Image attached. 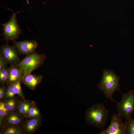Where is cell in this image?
Returning a JSON list of instances; mask_svg holds the SVG:
<instances>
[{
    "mask_svg": "<svg viewBox=\"0 0 134 134\" xmlns=\"http://www.w3.org/2000/svg\"><path fill=\"white\" fill-rule=\"evenodd\" d=\"M24 74V71L16 65H11L9 67L8 82L10 84L17 81L21 82Z\"/></svg>",
    "mask_w": 134,
    "mask_h": 134,
    "instance_id": "obj_10",
    "label": "cell"
},
{
    "mask_svg": "<svg viewBox=\"0 0 134 134\" xmlns=\"http://www.w3.org/2000/svg\"><path fill=\"white\" fill-rule=\"evenodd\" d=\"M38 119L37 118H33L29 120L26 125V129L29 132H34L36 129L39 124Z\"/></svg>",
    "mask_w": 134,
    "mask_h": 134,
    "instance_id": "obj_11",
    "label": "cell"
},
{
    "mask_svg": "<svg viewBox=\"0 0 134 134\" xmlns=\"http://www.w3.org/2000/svg\"><path fill=\"white\" fill-rule=\"evenodd\" d=\"M9 76V68L6 67L0 69V81L4 84L8 82Z\"/></svg>",
    "mask_w": 134,
    "mask_h": 134,
    "instance_id": "obj_13",
    "label": "cell"
},
{
    "mask_svg": "<svg viewBox=\"0 0 134 134\" xmlns=\"http://www.w3.org/2000/svg\"><path fill=\"white\" fill-rule=\"evenodd\" d=\"M108 113L104 103L94 104L88 108L85 112L86 123L89 126L103 130L108 119Z\"/></svg>",
    "mask_w": 134,
    "mask_h": 134,
    "instance_id": "obj_1",
    "label": "cell"
},
{
    "mask_svg": "<svg viewBox=\"0 0 134 134\" xmlns=\"http://www.w3.org/2000/svg\"><path fill=\"white\" fill-rule=\"evenodd\" d=\"M21 119L17 114L15 113L11 114L9 115L7 118L8 123L12 125H17L21 122Z\"/></svg>",
    "mask_w": 134,
    "mask_h": 134,
    "instance_id": "obj_14",
    "label": "cell"
},
{
    "mask_svg": "<svg viewBox=\"0 0 134 134\" xmlns=\"http://www.w3.org/2000/svg\"><path fill=\"white\" fill-rule=\"evenodd\" d=\"M16 104V100L14 99H11L7 101L4 103L5 106L8 111L14 110Z\"/></svg>",
    "mask_w": 134,
    "mask_h": 134,
    "instance_id": "obj_17",
    "label": "cell"
},
{
    "mask_svg": "<svg viewBox=\"0 0 134 134\" xmlns=\"http://www.w3.org/2000/svg\"><path fill=\"white\" fill-rule=\"evenodd\" d=\"M118 114H113L111 118L110 124L106 129L102 130L99 134H127L125 123Z\"/></svg>",
    "mask_w": 134,
    "mask_h": 134,
    "instance_id": "obj_6",
    "label": "cell"
},
{
    "mask_svg": "<svg viewBox=\"0 0 134 134\" xmlns=\"http://www.w3.org/2000/svg\"><path fill=\"white\" fill-rule=\"evenodd\" d=\"M15 94L13 88L12 84H11L7 88L6 93V97L10 98L13 97Z\"/></svg>",
    "mask_w": 134,
    "mask_h": 134,
    "instance_id": "obj_21",
    "label": "cell"
},
{
    "mask_svg": "<svg viewBox=\"0 0 134 134\" xmlns=\"http://www.w3.org/2000/svg\"><path fill=\"white\" fill-rule=\"evenodd\" d=\"M120 77L117 75L112 70L104 69L103 72L101 80L97 85V87L105 95L106 100L110 102H117L113 98V94L117 90L121 93L120 90L119 80Z\"/></svg>",
    "mask_w": 134,
    "mask_h": 134,
    "instance_id": "obj_2",
    "label": "cell"
},
{
    "mask_svg": "<svg viewBox=\"0 0 134 134\" xmlns=\"http://www.w3.org/2000/svg\"><path fill=\"white\" fill-rule=\"evenodd\" d=\"M21 82L20 81H18L11 84L15 94L18 95L22 98L24 99V97L20 85Z\"/></svg>",
    "mask_w": 134,
    "mask_h": 134,
    "instance_id": "obj_15",
    "label": "cell"
},
{
    "mask_svg": "<svg viewBox=\"0 0 134 134\" xmlns=\"http://www.w3.org/2000/svg\"><path fill=\"white\" fill-rule=\"evenodd\" d=\"M7 62L1 55L0 54V69L7 67Z\"/></svg>",
    "mask_w": 134,
    "mask_h": 134,
    "instance_id": "obj_22",
    "label": "cell"
},
{
    "mask_svg": "<svg viewBox=\"0 0 134 134\" xmlns=\"http://www.w3.org/2000/svg\"><path fill=\"white\" fill-rule=\"evenodd\" d=\"M43 78L41 75L32 74L31 73L24 74L21 82L31 89L34 90Z\"/></svg>",
    "mask_w": 134,
    "mask_h": 134,
    "instance_id": "obj_9",
    "label": "cell"
},
{
    "mask_svg": "<svg viewBox=\"0 0 134 134\" xmlns=\"http://www.w3.org/2000/svg\"><path fill=\"white\" fill-rule=\"evenodd\" d=\"M28 115L30 117H35L39 116L40 112L36 107L32 106L30 109Z\"/></svg>",
    "mask_w": 134,
    "mask_h": 134,
    "instance_id": "obj_19",
    "label": "cell"
},
{
    "mask_svg": "<svg viewBox=\"0 0 134 134\" xmlns=\"http://www.w3.org/2000/svg\"><path fill=\"white\" fill-rule=\"evenodd\" d=\"M14 46L21 55H26L35 52L38 44L34 40H24L20 41L13 40Z\"/></svg>",
    "mask_w": 134,
    "mask_h": 134,
    "instance_id": "obj_8",
    "label": "cell"
},
{
    "mask_svg": "<svg viewBox=\"0 0 134 134\" xmlns=\"http://www.w3.org/2000/svg\"><path fill=\"white\" fill-rule=\"evenodd\" d=\"M16 15V13H13L8 22L1 24L3 27L2 35L4 36V40L7 42L18 38L21 33V30L17 21Z\"/></svg>",
    "mask_w": 134,
    "mask_h": 134,
    "instance_id": "obj_5",
    "label": "cell"
},
{
    "mask_svg": "<svg viewBox=\"0 0 134 134\" xmlns=\"http://www.w3.org/2000/svg\"><path fill=\"white\" fill-rule=\"evenodd\" d=\"M4 134H20L21 131L18 129L13 127H9L4 131Z\"/></svg>",
    "mask_w": 134,
    "mask_h": 134,
    "instance_id": "obj_20",
    "label": "cell"
},
{
    "mask_svg": "<svg viewBox=\"0 0 134 134\" xmlns=\"http://www.w3.org/2000/svg\"><path fill=\"white\" fill-rule=\"evenodd\" d=\"M7 110L5 107L4 103L2 102L0 103V121L7 114Z\"/></svg>",
    "mask_w": 134,
    "mask_h": 134,
    "instance_id": "obj_18",
    "label": "cell"
},
{
    "mask_svg": "<svg viewBox=\"0 0 134 134\" xmlns=\"http://www.w3.org/2000/svg\"><path fill=\"white\" fill-rule=\"evenodd\" d=\"M125 123L127 134H134V117L129 120L126 121Z\"/></svg>",
    "mask_w": 134,
    "mask_h": 134,
    "instance_id": "obj_16",
    "label": "cell"
},
{
    "mask_svg": "<svg viewBox=\"0 0 134 134\" xmlns=\"http://www.w3.org/2000/svg\"><path fill=\"white\" fill-rule=\"evenodd\" d=\"M46 58L44 54L35 52L26 55L16 65L24 71V74L31 73L44 64Z\"/></svg>",
    "mask_w": 134,
    "mask_h": 134,
    "instance_id": "obj_4",
    "label": "cell"
},
{
    "mask_svg": "<svg viewBox=\"0 0 134 134\" xmlns=\"http://www.w3.org/2000/svg\"><path fill=\"white\" fill-rule=\"evenodd\" d=\"M120 101L116 104L118 114L126 121L132 119L134 112V90H130L127 93H123Z\"/></svg>",
    "mask_w": 134,
    "mask_h": 134,
    "instance_id": "obj_3",
    "label": "cell"
},
{
    "mask_svg": "<svg viewBox=\"0 0 134 134\" xmlns=\"http://www.w3.org/2000/svg\"><path fill=\"white\" fill-rule=\"evenodd\" d=\"M8 64L16 65L20 62L18 51L14 46H11L7 42L0 47V54Z\"/></svg>",
    "mask_w": 134,
    "mask_h": 134,
    "instance_id": "obj_7",
    "label": "cell"
},
{
    "mask_svg": "<svg viewBox=\"0 0 134 134\" xmlns=\"http://www.w3.org/2000/svg\"><path fill=\"white\" fill-rule=\"evenodd\" d=\"M31 107V104L30 103L28 102H21L18 107L19 111L22 114H28L30 109Z\"/></svg>",
    "mask_w": 134,
    "mask_h": 134,
    "instance_id": "obj_12",
    "label": "cell"
},
{
    "mask_svg": "<svg viewBox=\"0 0 134 134\" xmlns=\"http://www.w3.org/2000/svg\"><path fill=\"white\" fill-rule=\"evenodd\" d=\"M5 89L4 87L1 86L0 88V99H1L3 97Z\"/></svg>",
    "mask_w": 134,
    "mask_h": 134,
    "instance_id": "obj_23",
    "label": "cell"
}]
</instances>
